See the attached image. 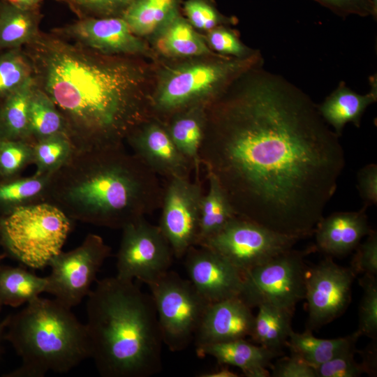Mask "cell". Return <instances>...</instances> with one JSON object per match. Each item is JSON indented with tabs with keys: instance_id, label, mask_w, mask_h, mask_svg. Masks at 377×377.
Returning a JSON list of instances; mask_svg holds the SVG:
<instances>
[{
	"instance_id": "cell-38",
	"label": "cell",
	"mask_w": 377,
	"mask_h": 377,
	"mask_svg": "<svg viewBox=\"0 0 377 377\" xmlns=\"http://www.w3.org/2000/svg\"><path fill=\"white\" fill-rule=\"evenodd\" d=\"M81 17L121 15L133 0H62Z\"/></svg>"
},
{
	"instance_id": "cell-44",
	"label": "cell",
	"mask_w": 377,
	"mask_h": 377,
	"mask_svg": "<svg viewBox=\"0 0 377 377\" xmlns=\"http://www.w3.org/2000/svg\"><path fill=\"white\" fill-rule=\"evenodd\" d=\"M357 188L367 207L377 203V165L370 163L359 170L357 174Z\"/></svg>"
},
{
	"instance_id": "cell-40",
	"label": "cell",
	"mask_w": 377,
	"mask_h": 377,
	"mask_svg": "<svg viewBox=\"0 0 377 377\" xmlns=\"http://www.w3.org/2000/svg\"><path fill=\"white\" fill-rule=\"evenodd\" d=\"M363 243L355 248V253L350 263L353 273L362 275H377V232L372 230Z\"/></svg>"
},
{
	"instance_id": "cell-2",
	"label": "cell",
	"mask_w": 377,
	"mask_h": 377,
	"mask_svg": "<svg viewBox=\"0 0 377 377\" xmlns=\"http://www.w3.org/2000/svg\"><path fill=\"white\" fill-rule=\"evenodd\" d=\"M23 50L36 86L61 114L75 149L122 145L152 110L131 61L39 31Z\"/></svg>"
},
{
	"instance_id": "cell-11",
	"label": "cell",
	"mask_w": 377,
	"mask_h": 377,
	"mask_svg": "<svg viewBox=\"0 0 377 377\" xmlns=\"http://www.w3.org/2000/svg\"><path fill=\"white\" fill-rule=\"evenodd\" d=\"M111 249L97 235L89 234L76 249L61 251L50 263L45 292L54 299L72 309L91 291L96 276Z\"/></svg>"
},
{
	"instance_id": "cell-45",
	"label": "cell",
	"mask_w": 377,
	"mask_h": 377,
	"mask_svg": "<svg viewBox=\"0 0 377 377\" xmlns=\"http://www.w3.org/2000/svg\"><path fill=\"white\" fill-rule=\"evenodd\" d=\"M376 339H372L371 343L364 351H359L362 355V363L364 366L367 374H376Z\"/></svg>"
},
{
	"instance_id": "cell-14",
	"label": "cell",
	"mask_w": 377,
	"mask_h": 377,
	"mask_svg": "<svg viewBox=\"0 0 377 377\" xmlns=\"http://www.w3.org/2000/svg\"><path fill=\"white\" fill-rule=\"evenodd\" d=\"M163 190L158 227L168 241L174 257L183 258L196 245L202 197L199 179L174 177Z\"/></svg>"
},
{
	"instance_id": "cell-1",
	"label": "cell",
	"mask_w": 377,
	"mask_h": 377,
	"mask_svg": "<svg viewBox=\"0 0 377 377\" xmlns=\"http://www.w3.org/2000/svg\"><path fill=\"white\" fill-rule=\"evenodd\" d=\"M206 115L199 156L237 216L299 240L313 235L346 158L317 105L284 77L251 68Z\"/></svg>"
},
{
	"instance_id": "cell-18",
	"label": "cell",
	"mask_w": 377,
	"mask_h": 377,
	"mask_svg": "<svg viewBox=\"0 0 377 377\" xmlns=\"http://www.w3.org/2000/svg\"><path fill=\"white\" fill-rule=\"evenodd\" d=\"M255 316L239 297L209 303L195 332V349L251 335Z\"/></svg>"
},
{
	"instance_id": "cell-46",
	"label": "cell",
	"mask_w": 377,
	"mask_h": 377,
	"mask_svg": "<svg viewBox=\"0 0 377 377\" xmlns=\"http://www.w3.org/2000/svg\"><path fill=\"white\" fill-rule=\"evenodd\" d=\"M199 377H238L237 373L234 372L228 368V365L221 364V367L216 370L202 373L198 375Z\"/></svg>"
},
{
	"instance_id": "cell-31",
	"label": "cell",
	"mask_w": 377,
	"mask_h": 377,
	"mask_svg": "<svg viewBox=\"0 0 377 377\" xmlns=\"http://www.w3.org/2000/svg\"><path fill=\"white\" fill-rule=\"evenodd\" d=\"M158 46L165 54L175 56H198L210 50L192 27L182 20L171 22L163 31Z\"/></svg>"
},
{
	"instance_id": "cell-17",
	"label": "cell",
	"mask_w": 377,
	"mask_h": 377,
	"mask_svg": "<svg viewBox=\"0 0 377 377\" xmlns=\"http://www.w3.org/2000/svg\"><path fill=\"white\" fill-rule=\"evenodd\" d=\"M135 154L158 176L168 179L190 178L194 168L177 149L166 128L150 119L136 127L126 138Z\"/></svg>"
},
{
	"instance_id": "cell-50",
	"label": "cell",
	"mask_w": 377,
	"mask_h": 377,
	"mask_svg": "<svg viewBox=\"0 0 377 377\" xmlns=\"http://www.w3.org/2000/svg\"><path fill=\"white\" fill-rule=\"evenodd\" d=\"M4 256L0 255V261L3 258Z\"/></svg>"
},
{
	"instance_id": "cell-34",
	"label": "cell",
	"mask_w": 377,
	"mask_h": 377,
	"mask_svg": "<svg viewBox=\"0 0 377 377\" xmlns=\"http://www.w3.org/2000/svg\"><path fill=\"white\" fill-rule=\"evenodd\" d=\"M362 295L358 309L357 331L361 336L371 339L377 337V280L376 276L364 274L359 280Z\"/></svg>"
},
{
	"instance_id": "cell-33",
	"label": "cell",
	"mask_w": 377,
	"mask_h": 377,
	"mask_svg": "<svg viewBox=\"0 0 377 377\" xmlns=\"http://www.w3.org/2000/svg\"><path fill=\"white\" fill-rule=\"evenodd\" d=\"M32 77V68L23 48L0 52V101Z\"/></svg>"
},
{
	"instance_id": "cell-51",
	"label": "cell",
	"mask_w": 377,
	"mask_h": 377,
	"mask_svg": "<svg viewBox=\"0 0 377 377\" xmlns=\"http://www.w3.org/2000/svg\"><path fill=\"white\" fill-rule=\"evenodd\" d=\"M2 306H3L0 304V311H1V310Z\"/></svg>"
},
{
	"instance_id": "cell-42",
	"label": "cell",
	"mask_w": 377,
	"mask_h": 377,
	"mask_svg": "<svg viewBox=\"0 0 377 377\" xmlns=\"http://www.w3.org/2000/svg\"><path fill=\"white\" fill-rule=\"evenodd\" d=\"M271 369L273 377H316V368L293 353L277 360Z\"/></svg>"
},
{
	"instance_id": "cell-8",
	"label": "cell",
	"mask_w": 377,
	"mask_h": 377,
	"mask_svg": "<svg viewBox=\"0 0 377 377\" xmlns=\"http://www.w3.org/2000/svg\"><path fill=\"white\" fill-rule=\"evenodd\" d=\"M146 285L155 305L163 344L172 352L185 350L193 341L209 302L188 279L170 269Z\"/></svg>"
},
{
	"instance_id": "cell-28",
	"label": "cell",
	"mask_w": 377,
	"mask_h": 377,
	"mask_svg": "<svg viewBox=\"0 0 377 377\" xmlns=\"http://www.w3.org/2000/svg\"><path fill=\"white\" fill-rule=\"evenodd\" d=\"M33 77L7 96L0 105V135L22 140L29 135V109L34 87Z\"/></svg>"
},
{
	"instance_id": "cell-43",
	"label": "cell",
	"mask_w": 377,
	"mask_h": 377,
	"mask_svg": "<svg viewBox=\"0 0 377 377\" xmlns=\"http://www.w3.org/2000/svg\"><path fill=\"white\" fill-rule=\"evenodd\" d=\"M184 9L190 22L198 29L210 31L221 20L210 5L200 0L186 2Z\"/></svg>"
},
{
	"instance_id": "cell-22",
	"label": "cell",
	"mask_w": 377,
	"mask_h": 377,
	"mask_svg": "<svg viewBox=\"0 0 377 377\" xmlns=\"http://www.w3.org/2000/svg\"><path fill=\"white\" fill-rule=\"evenodd\" d=\"M360 337L357 330L343 337L329 339L316 338L312 331L306 329L302 333L292 330L286 346L291 353L316 368L343 353L355 349Z\"/></svg>"
},
{
	"instance_id": "cell-47",
	"label": "cell",
	"mask_w": 377,
	"mask_h": 377,
	"mask_svg": "<svg viewBox=\"0 0 377 377\" xmlns=\"http://www.w3.org/2000/svg\"><path fill=\"white\" fill-rule=\"evenodd\" d=\"M12 5L24 9H38L45 0H3Z\"/></svg>"
},
{
	"instance_id": "cell-10",
	"label": "cell",
	"mask_w": 377,
	"mask_h": 377,
	"mask_svg": "<svg viewBox=\"0 0 377 377\" xmlns=\"http://www.w3.org/2000/svg\"><path fill=\"white\" fill-rule=\"evenodd\" d=\"M298 240L235 216L200 246L216 252L244 274L292 249Z\"/></svg>"
},
{
	"instance_id": "cell-23",
	"label": "cell",
	"mask_w": 377,
	"mask_h": 377,
	"mask_svg": "<svg viewBox=\"0 0 377 377\" xmlns=\"http://www.w3.org/2000/svg\"><path fill=\"white\" fill-rule=\"evenodd\" d=\"M203 110L198 105L178 111L165 127L175 146L193 164L198 177L201 165L199 152L206 126Z\"/></svg>"
},
{
	"instance_id": "cell-3",
	"label": "cell",
	"mask_w": 377,
	"mask_h": 377,
	"mask_svg": "<svg viewBox=\"0 0 377 377\" xmlns=\"http://www.w3.org/2000/svg\"><path fill=\"white\" fill-rule=\"evenodd\" d=\"M163 190L158 175L121 145L73 149L43 194L70 219L122 229L161 208Z\"/></svg>"
},
{
	"instance_id": "cell-5",
	"label": "cell",
	"mask_w": 377,
	"mask_h": 377,
	"mask_svg": "<svg viewBox=\"0 0 377 377\" xmlns=\"http://www.w3.org/2000/svg\"><path fill=\"white\" fill-rule=\"evenodd\" d=\"M21 358L6 377H43L66 373L90 357L87 329L55 299L40 296L10 315L4 337Z\"/></svg>"
},
{
	"instance_id": "cell-6",
	"label": "cell",
	"mask_w": 377,
	"mask_h": 377,
	"mask_svg": "<svg viewBox=\"0 0 377 377\" xmlns=\"http://www.w3.org/2000/svg\"><path fill=\"white\" fill-rule=\"evenodd\" d=\"M70 219L47 202L20 205L0 220V241L23 265L43 269L61 251L71 228Z\"/></svg>"
},
{
	"instance_id": "cell-41",
	"label": "cell",
	"mask_w": 377,
	"mask_h": 377,
	"mask_svg": "<svg viewBox=\"0 0 377 377\" xmlns=\"http://www.w3.org/2000/svg\"><path fill=\"white\" fill-rule=\"evenodd\" d=\"M334 14L346 17L351 15L360 17L372 16L375 20L377 10L371 0H313Z\"/></svg>"
},
{
	"instance_id": "cell-27",
	"label": "cell",
	"mask_w": 377,
	"mask_h": 377,
	"mask_svg": "<svg viewBox=\"0 0 377 377\" xmlns=\"http://www.w3.org/2000/svg\"><path fill=\"white\" fill-rule=\"evenodd\" d=\"M209 188L200 206L199 231L195 246L218 233L236 215L216 179L207 173Z\"/></svg>"
},
{
	"instance_id": "cell-37",
	"label": "cell",
	"mask_w": 377,
	"mask_h": 377,
	"mask_svg": "<svg viewBox=\"0 0 377 377\" xmlns=\"http://www.w3.org/2000/svg\"><path fill=\"white\" fill-rule=\"evenodd\" d=\"M357 348L343 353L316 368V377H357L366 373L363 364L355 360Z\"/></svg>"
},
{
	"instance_id": "cell-4",
	"label": "cell",
	"mask_w": 377,
	"mask_h": 377,
	"mask_svg": "<svg viewBox=\"0 0 377 377\" xmlns=\"http://www.w3.org/2000/svg\"><path fill=\"white\" fill-rule=\"evenodd\" d=\"M84 324L90 357L103 377H150L163 369V342L151 295L133 280L96 281Z\"/></svg>"
},
{
	"instance_id": "cell-24",
	"label": "cell",
	"mask_w": 377,
	"mask_h": 377,
	"mask_svg": "<svg viewBox=\"0 0 377 377\" xmlns=\"http://www.w3.org/2000/svg\"><path fill=\"white\" fill-rule=\"evenodd\" d=\"M38 9H24L0 0V52L22 48L39 32Z\"/></svg>"
},
{
	"instance_id": "cell-25",
	"label": "cell",
	"mask_w": 377,
	"mask_h": 377,
	"mask_svg": "<svg viewBox=\"0 0 377 377\" xmlns=\"http://www.w3.org/2000/svg\"><path fill=\"white\" fill-rule=\"evenodd\" d=\"M257 308L258 312L255 316L251 338L258 345L282 353L293 330L294 313L269 303L261 304Z\"/></svg>"
},
{
	"instance_id": "cell-13",
	"label": "cell",
	"mask_w": 377,
	"mask_h": 377,
	"mask_svg": "<svg viewBox=\"0 0 377 377\" xmlns=\"http://www.w3.org/2000/svg\"><path fill=\"white\" fill-rule=\"evenodd\" d=\"M356 276L350 267L336 264L331 256L307 267L305 297L308 318L306 330L313 331L341 316L351 302Z\"/></svg>"
},
{
	"instance_id": "cell-7",
	"label": "cell",
	"mask_w": 377,
	"mask_h": 377,
	"mask_svg": "<svg viewBox=\"0 0 377 377\" xmlns=\"http://www.w3.org/2000/svg\"><path fill=\"white\" fill-rule=\"evenodd\" d=\"M263 64L258 52L247 58H221L181 67L162 83L151 102L152 110L168 114L198 106L203 98L224 90L246 71Z\"/></svg>"
},
{
	"instance_id": "cell-20",
	"label": "cell",
	"mask_w": 377,
	"mask_h": 377,
	"mask_svg": "<svg viewBox=\"0 0 377 377\" xmlns=\"http://www.w3.org/2000/svg\"><path fill=\"white\" fill-rule=\"evenodd\" d=\"M370 89L360 94L340 81L337 88L320 104L318 110L324 121L341 137L346 124L360 127L367 108L377 101V77L369 78Z\"/></svg>"
},
{
	"instance_id": "cell-29",
	"label": "cell",
	"mask_w": 377,
	"mask_h": 377,
	"mask_svg": "<svg viewBox=\"0 0 377 377\" xmlns=\"http://www.w3.org/2000/svg\"><path fill=\"white\" fill-rule=\"evenodd\" d=\"M175 0H133L121 14L136 36L152 33L172 14Z\"/></svg>"
},
{
	"instance_id": "cell-26",
	"label": "cell",
	"mask_w": 377,
	"mask_h": 377,
	"mask_svg": "<svg viewBox=\"0 0 377 377\" xmlns=\"http://www.w3.org/2000/svg\"><path fill=\"white\" fill-rule=\"evenodd\" d=\"M46 277L20 267L0 265V304L17 307L45 292Z\"/></svg>"
},
{
	"instance_id": "cell-48",
	"label": "cell",
	"mask_w": 377,
	"mask_h": 377,
	"mask_svg": "<svg viewBox=\"0 0 377 377\" xmlns=\"http://www.w3.org/2000/svg\"><path fill=\"white\" fill-rule=\"evenodd\" d=\"M10 315L5 317L2 320L0 321V344L3 340H4L5 333L8 324L10 320Z\"/></svg>"
},
{
	"instance_id": "cell-12",
	"label": "cell",
	"mask_w": 377,
	"mask_h": 377,
	"mask_svg": "<svg viewBox=\"0 0 377 377\" xmlns=\"http://www.w3.org/2000/svg\"><path fill=\"white\" fill-rule=\"evenodd\" d=\"M117 255V274L127 280L136 279L147 284L170 269L174 254L159 228L145 217L122 229Z\"/></svg>"
},
{
	"instance_id": "cell-32",
	"label": "cell",
	"mask_w": 377,
	"mask_h": 377,
	"mask_svg": "<svg viewBox=\"0 0 377 377\" xmlns=\"http://www.w3.org/2000/svg\"><path fill=\"white\" fill-rule=\"evenodd\" d=\"M73 149L64 133L38 140L32 147V161L37 166L36 175L52 173L68 159Z\"/></svg>"
},
{
	"instance_id": "cell-36",
	"label": "cell",
	"mask_w": 377,
	"mask_h": 377,
	"mask_svg": "<svg viewBox=\"0 0 377 377\" xmlns=\"http://www.w3.org/2000/svg\"><path fill=\"white\" fill-rule=\"evenodd\" d=\"M30 161H32V147L22 140H0V172L2 175H14Z\"/></svg>"
},
{
	"instance_id": "cell-35",
	"label": "cell",
	"mask_w": 377,
	"mask_h": 377,
	"mask_svg": "<svg viewBox=\"0 0 377 377\" xmlns=\"http://www.w3.org/2000/svg\"><path fill=\"white\" fill-rule=\"evenodd\" d=\"M50 175H35L32 177L0 184V204L20 206L36 198L43 194Z\"/></svg>"
},
{
	"instance_id": "cell-39",
	"label": "cell",
	"mask_w": 377,
	"mask_h": 377,
	"mask_svg": "<svg viewBox=\"0 0 377 377\" xmlns=\"http://www.w3.org/2000/svg\"><path fill=\"white\" fill-rule=\"evenodd\" d=\"M208 40L211 47L217 52L235 58H247L258 52L246 47L233 31L224 27L210 30Z\"/></svg>"
},
{
	"instance_id": "cell-15",
	"label": "cell",
	"mask_w": 377,
	"mask_h": 377,
	"mask_svg": "<svg viewBox=\"0 0 377 377\" xmlns=\"http://www.w3.org/2000/svg\"><path fill=\"white\" fill-rule=\"evenodd\" d=\"M184 257L188 279L208 302L239 297L244 274L225 258L201 246H191Z\"/></svg>"
},
{
	"instance_id": "cell-19",
	"label": "cell",
	"mask_w": 377,
	"mask_h": 377,
	"mask_svg": "<svg viewBox=\"0 0 377 377\" xmlns=\"http://www.w3.org/2000/svg\"><path fill=\"white\" fill-rule=\"evenodd\" d=\"M367 208L362 206L358 211L337 212L323 216L313 233L315 249L329 256H345L355 250L371 230L366 214Z\"/></svg>"
},
{
	"instance_id": "cell-9",
	"label": "cell",
	"mask_w": 377,
	"mask_h": 377,
	"mask_svg": "<svg viewBox=\"0 0 377 377\" xmlns=\"http://www.w3.org/2000/svg\"><path fill=\"white\" fill-rule=\"evenodd\" d=\"M315 250L292 248L244 272L239 297L251 309L269 303L294 313L305 297L304 258Z\"/></svg>"
},
{
	"instance_id": "cell-30",
	"label": "cell",
	"mask_w": 377,
	"mask_h": 377,
	"mask_svg": "<svg viewBox=\"0 0 377 377\" xmlns=\"http://www.w3.org/2000/svg\"><path fill=\"white\" fill-rule=\"evenodd\" d=\"M35 84V83H34ZM29 135L38 140L65 133L63 118L52 101L36 84L29 109Z\"/></svg>"
},
{
	"instance_id": "cell-49",
	"label": "cell",
	"mask_w": 377,
	"mask_h": 377,
	"mask_svg": "<svg viewBox=\"0 0 377 377\" xmlns=\"http://www.w3.org/2000/svg\"><path fill=\"white\" fill-rule=\"evenodd\" d=\"M374 8L377 10V0H371Z\"/></svg>"
},
{
	"instance_id": "cell-16",
	"label": "cell",
	"mask_w": 377,
	"mask_h": 377,
	"mask_svg": "<svg viewBox=\"0 0 377 377\" xmlns=\"http://www.w3.org/2000/svg\"><path fill=\"white\" fill-rule=\"evenodd\" d=\"M54 32L105 54H139L147 50L121 16L81 17Z\"/></svg>"
},
{
	"instance_id": "cell-21",
	"label": "cell",
	"mask_w": 377,
	"mask_h": 377,
	"mask_svg": "<svg viewBox=\"0 0 377 377\" xmlns=\"http://www.w3.org/2000/svg\"><path fill=\"white\" fill-rule=\"evenodd\" d=\"M198 357L211 356L219 364L234 366L247 377L270 376L272 360L283 353L255 345L245 339L207 345L195 349Z\"/></svg>"
}]
</instances>
